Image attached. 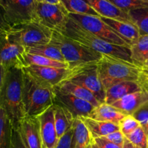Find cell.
Wrapping results in <instances>:
<instances>
[{
  "instance_id": "d4e9b609",
  "label": "cell",
  "mask_w": 148,
  "mask_h": 148,
  "mask_svg": "<svg viewBox=\"0 0 148 148\" xmlns=\"http://www.w3.org/2000/svg\"><path fill=\"white\" fill-rule=\"evenodd\" d=\"M130 51L133 63L142 67L148 57V35L140 36L132 43Z\"/></svg>"
},
{
  "instance_id": "7c38bea8",
  "label": "cell",
  "mask_w": 148,
  "mask_h": 148,
  "mask_svg": "<svg viewBox=\"0 0 148 148\" xmlns=\"http://www.w3.org/2000/svg\"><path fill=\"white\" fill-rule=\"evenodd\" d=\"M32 76L46 85L56 88L65 81L69 80L74 68H56L30 65L24 68Z\"/></svg>"
},
{
  "instance_id": "d590c367",
  "label": "cell",
  "mask_w": 148,
  "mask_h": 148,
  "mask_svg": "<svg viewBox=\"0 0 148 148\" xmlns=\"http://www.w3.org/2000/svg\"><path fill=\"white\" fill-rule=\"evenodd\" d=\"M10 148H27L22 139L18 130L13 127L12 129Z\"/></svg>"
},
{
  "instance_id": "9c48e42d",
  "label": "cell",
  "mask_w": 148,
  "mask_h": 148,
  "mask_svg": "<svg viewBox=\"0 0 148 148\" xmlns=\"http://www.w3.org/2000/svg\"><path fill=\"white\" fill-rule=\"evenodd\" d=\"M37 4V0H0V6L11 26L36 20Z\"/></svg>"
},
{
  "instance_id": "60d3db41",
  "label": "cell",
  "mask_w": 148,
  "mask_h": 148,
  "mask_svg": "<svg viewBox=\"0 0 148 148\" xmlns=\"http://www.w3.org/2000/svg\"><path fill=\"white\" fill-rule=\"evenodd\" d=\"M142 78L143 81L148 84V66H143L141 67Z\"/></svg>"
},
{
  "instance_id": "7402d4cb",
  "label": "cell",
  "mask_w": 148,
  "mask_h": 148,
  "mask_svg": "<svg viewBox=\"0 0 148 148\" xmlns=\"http://www.w3.org/2000/svg\"><path fill=\"white\" fill-rule=\"evenodd\" d=\"M89 130L92 138L103 137L107 134L119 130L118 124L107 121H101L89 117H79Z\"/></svg>"
},
{
  "instance_id": "7bdbcfd3",
  "label": "cell",
  "mask_w": 148,
  "mask_h": 148,
  "mask_svg": "<svg viewBox=\"0 0 148 148\" xmlns=\"http://www.w3.org/2000/svg\"><path fill=\"white\" fill-rule=\"evenodd\" d=\"M122 148H139L137 146H135L134 145H133L132 143H130L128 140L125 137V140H124V143L123 144Z\"/></svg>"
},
{
  "instance_id": "6da1fadb",
  "label": "cell",
  "mask_w": 148,
  "mask_h": 148,
  "mask_svg": "<svg viewBox=\"0 0 148 148\" xmlns=\"http://www.w3.org/2000/svg\"><path fill=\"white\" fill-rule=\"evenodd\" d=\"M0 105L7 113L13 128L17 129L25 116L23 104V69L7 70L0 91Z\"/></svg>"
},
{
  "instance_id": "5b68a950",
  "label": "cell",
  "mask_w": 148,
  "mask_h": 148,
  "mask_svg": "<svg viewBox=\"0 0 148 148\" xmlns=\"http://www.w3.org/2000/svg\"><path fill=\"white\" fill-rule=\"evenodd\" d=\"M50 43L60 51L71 69L88 64L97 63L103 56L101 53L83 46L60 32L53 31Z\"/></svg>"
},
{
  "instance_id": "5bb4252c",
  "label": "cell",
  "mask_w": 148,
  "mask_h": 148,
  "mask_svg": "<svg viewBox=\"0 0 148 148\" xmlns=\"http://www.w3.org/2000/svg\"><path fill=\"white\" fill-rule=\"evenodd\" d=\"M56 100L55 103L69 110L75 119L88 117L95 108V106L88 101L78 98L71 94L62 92L55 88Z\"/></svg>"
},
{
  "instance_id": "4dcf8cb0",
  "label": "cell",
  "mask_w": 148,
  "mask_h": 148,
  "mask_svg": "<svg viewBox=\"0 0 148 148\" xmlns=\"http://www.w3.org/2000/svg\"><path fill=\"white\" fill-rule=\"evenodd\" d=\"M116 7L128 13L131 10L148 7V0H109Z\"/></svg>"
},
{
  "instance_id": "d6a6232c",
  "label": "cell",
  "mask_w": 148,
  "mask_h": 148,
  "mask_svg": "<svg viewBox=\"0 0 148 148\" xmlns=\"http://www.w3.org/2000/svg\"><path fill=\"white\" fill-rule=\"evenodd\" d=\"M140 126V122L132 115H126L119 124V130L124 136L130 134Z\"/></svg>"
},
{
  "instance_id": "603a6c76",
  "label": "cell",
  "mask_w": 148,
  "mask_h": 148,
  "mask_svg": "<svg viewBox=\"0 0 148 148\" xmlns=\"http://www.w3.org/2000/svg\"><path fill=\"white\" fill-rule=\"evenodd\" d=\"M56 89H58L59 90L66 92V93L71 94L85 101H88L95 107H97L101 103L88 90L71 81H65L62 82L57 88H56Z\"/></svg>"
},
{
  "instance_id": "30bf717a",
  "label": "cell",
  "mask_w": 148,
  "mask_h": 148,
  "mask_svg": "<svg viewBox=\"0 0 148 148\" xmlns=\"http://www.w3.org/2000/svg\"><path fill=\"white\" fill-rule=\"evenodd\" d=\"M36 20L53 31L63 33L69 20V12L62 4L38 2Z\"/></svg>"
},
{
  "instance_id": "1f68e13d",
  "label": "cell",
  "mask_w": 148,
  "mask_h": 148,
  "mask_svg": "<svg viewBox=\"0 0 148 148\" xmlns=\"http://www.w3.org/2000/svg\"><path fill=\"white\" fill-rule=\"evenodd\" d=\"M125 137L139 148H147V134L141 126L130 134L125 136Z\"/></svg>"
},
{
  "instance_id": "f6af8a7d",
  "label": "cell",
  "mask_w": 148,
  "mask_h": 148,
  "mask_svg": "<svg viewBox=\"0 0 148 148\" xmlns=\"http://www.w3.org/2000/svg\"><path fill=\"white\" fill-rule=\"evenodd\" d=\"M143 66H148V57H147V59H146L145 62V63H144V64H143Z\"/></svg>"
},
{
  "instance_id": "836d02e7",
  "label": "cell",
  "mask_w": 148,
  "mask_h": 148,
  "mask_svg": "<svg viewBox=\"0 0 148 148\" xmlns=\"http://www.w3.org/2000/svg\"><path fill=\"white\" fill-rule=\"evenodd\" d=\"M132 116L140 122V126L147 132L148 131V103L139 108Z\"/></svg>"
},
{
  "instance_id": "f1b7e54d",
  "label": "cell",
  "mask_w": 148,
  "mask_h": 148,
  "mask_svg": "<svg viewBox=\"0 0 148 148\" xmlns=\"http://www.w3.org/2000/svg\"><path fill=\"white\" fill-rule=\"evenodd\" d=\"M12 129L11 121L0 105V148H10Z\"/></svg>"
},
{
  "instance_id": "e0dca14e",
  "label": "cell",
  "mask_w": 148,
  "mask_h": 148,
  "mask_svg": "<svg viewBox=\"0 0 148 148\" xmlns=\"http://www.w3.org/2000/svg\"><path fill=\"white\" fill-rule=\"evenodd\" d=\"M147 103H148V89H145L129 94L113 103L112 106L125 115H132Z\"/></svg>"
},
{
  "instance_id": "3957f363",
  "label": "cell",
  "mask_w": 148,
  "mask_h": 148,
  "mask_svg": "<svg viewBox=\"0 0 148 148\" xmlns=\"http://www.w3.org/2000/svg\"><path fill=\"white\" fill-rule=\"evenodd\" d=\"M97 69L100 80L106 90L112 85L124 81L145 82L142 78L140 66L119 58L103 54L97 62Z\"/></svg>"
},
{
  "instance_id": "484cf974",
  "label": "cell",
  "mask_w": 148,
  "mask_h": 148,
  "mask_svg": "<svg viewBox=\"0 0 148 148\" xmlns=\"http://www.w3.org/2000/svg\"><path fill=\"white\" fill-rule=\"evenodd\" d=\"M69 14H89L101 17L86 0H61Z\"/></svg>"
},
{
  "instance_id": "d6986e66",
  "label": "cell",
  "mask_w": 148,
  "mask_h": 148,
  "mask_svg": "<svg viewBox=\"0 0 148 148\" xmlns=\"http://www.w3.org/2000/svg\"><path fill=\"white\" fill-rule=\"evenodd\" d=\"M101 18L116 33L126 39L131 45L140 36L138 28L132 23L121 21V20L108 18V17H101Z\"/></svg>"
},
{
  "instance_id": "7dc6e473",
  "label": "cell",
  "mask_w": 148,
  "mask_h": 148,
  "mask_svg": "<svg viewBox=\"0 0 148 148\" xmlns=\"http://www.w3.org/2000/svg\"><path fill=\"white\" fill-rule=\"evenodd\" d=\"M147 140H148V131L147 132ZM147 148H148V142H147Z\"/></svg>"
},
{
  "instance_id": "8992f818",
  "label": "cell",
  "mask_w": 148,
  "mask_h": 148,
  "mask_svg": "<svg viewBox=\"0 0 148 148\" xmlns=\"http://www.w3.org/2000/svg\"><path fill=\"white\" fill-rule=\"evenodd\" d=\"M53 30L37 20H32L12 26L8 31L11 40L25 49L50 43Z\"/></svg>"
},
{
  "instance_id": "8d00e7d4",
  "label": "cell",
  "mask_w": 148,
  "mask_h": 148,
  "mask_svg": "<svg viewBox=\"0 0 148 148\" xmlns=\"http://www.w3.org/2000/svg\"><path fill=\"white\" fill-rule=\"evenodd\" d=\"M103 138L114 144L122 147L124 143V140H125V136L122 134L120 130H118V131L114 132L111 134H107L106 136L103 137Z\"/></svg>"
},
{
  "instance_id": "8fae6325",
  "label": "cell",
  "mask_w": 148,
  "mask_h": 148,
  "mask_svg": "<svg viewBox=\"0 0 148 148\" xmlns=\"http://www.w3.org/2000/svg\"><path fill=\"white\" fill-rule=\"evenodd\" d=\"M25 49L10 38L8 32L0 37V64L7 70L26 67L24 55Z\"/></svg>"
},
{
  "instance_id": "ab89813d",
  "label": "cell",
  "mask_w": 148,
  "mask_h": 148,
  "mask_svg": "<svg viewBox=\"0 0 148 148\" xmlns=\"http://www.w3.org/2000/svg\"><path fill=\"white\" fill-rule=\"evenodd\" d=\"M6 72H7V69L2 65L0 64V91H1V88H2L3 84H4Z\"/></svg>"
},
{
  "instance_id": "74e56055",
  "label": "cell",
  "mask_w": 148,
  "mask_h": 148,
  "mask_svg": "<svg viewBox=\"0 0 148 148\" xmlns=\"http://www.w3.org/2000/svg\"><path fill=\"white\" fill-rule=\"evenodd\" d=\"M12 26L9 24L5 17L4 9L0 6V37L4 33H7Z\"/></svg>"
},
{
  "instance_id": "f546056e",
  "label": "cell",
  "mask_w": 148,
  "mask_h": 148,
  "mask_svg": "<svg viewBox=\"0 0 148 148\" xmlns=\"http://www.w3.org/2000/svg\"><path fill=\"white\" fill-rule=\"evenodd\" d=\"M25 51L30 53L40 55V56L49 58V59H53V60L66 63L64 56L61 53L60 51L56 46L52 45L51 43L37 46H35V47L27 48V49H25Z\"/></svg>"
},
{
  "instance_id": "bcb514c9",
  "label": "cell",
  "mask_w": 148,
  "mask_h": 148,
  "mask_svg": "<svg viewBox=\"0 0 148 148\" xmlns=\"http://www.w3.org/2000/svg\"><path fill=\"white\" fill-rule=\"evenodd\" d=\"M87 148H92V146H91V144L90 145L88 146V147H87Z\"/></svg>"
},
{
  "instance_id": "7a4b0ae2",
  "label": "cell",
  "mask_w": 148,
  "mask_h": 148,
  "mask_svg": "<svg viewBox=\"0 0 148 148\" xmlns=\"http://www.w3.org/2000/svg\"><path fill=\"white\" fill-rule=\"evenodd\" d=\"M56 100L55 88L40 82L23 68V104L25 116H39Z\"/></svg>"
},
{
  "instance_id": "f35d334b",
  "label": "cell",
  "mask_w": 148,
  "mask_h": 148,
  "mask_svg": "<svg viewBox=\"0 0 148 148\" xmlns=\"http://www.w3.org/2000/svg\"><path fill=\"white\" fill-rule=\"evenodd\" d=\"M93 140L100 148H122L121 146H119L117 145L108 141L107 140L104 139L103 137L95 138L93 139Z\"/></svg>"
},
{
  "instance_id": "b9f144b4",
  "label": "cell",
  "mask_w": 148,
  "mask_h": 148,
  "mask_svg": "<svg viewBox=\"0 0 148 148\" xmlns=\"http://www.w3.org/2000/svg\"><path fill=\"white\" fill-rule=\"evenodd\" d=\"M38 2L41 3H49L52 4H62L61 0H37Z\"/></svg>"
},
{
  "instance_id": "44dd1931",
  "label": "cell",
  "mask_w": 148,
  "mask_h": 148,
  "mask_svg": "<svg viewBox=\"0 0 148 148\" xmlns=\"http://www.w3.org/2000/svg\"><path fill=\"white\" fill-rule=\"evenodd\" d=\"M53 108L55 127L57 137L59 139L73 127L75 118L69 110L62 106L54 104Z\"/></svg>"
},
{
  "instance_id": "e575fe53",
  "label": "cell",
  "mask_w": 148,
  "mask_h": 148,
  "mask_svg": "<svg viewBox=\"0 0 148 148\" xmlns=\"http://www.w3.org/2000/svg\"><path fill=\"white\" fill-rule=\"evenodd\" d=\"M73 135L74 130L72 127L59 139L55 148H74Z\"/></svg>"
},
{
  "instance_id": "2e32d148",
  "label": "cell",
  "mask_w": 148,
  "mask_h": 148,
  "mask_svg": "<svg viewBox=\"0 0 148 148\" xmlns=\"http://www.w3.org/2000/svg\"><path fill=\"white\" fill-rule=\"evenodd\" d=\"M38 118L40 124L43 148H55L59 138L55 127L53 106L40 114Z\"/></svg>"
},
{
  "instance_id": "83f0119b",
  "label": "cell",
  "mask_w": 148,
  "mask_h": 148,
  "mask_svg": "<svg viewBox=\"0 0 148 148\" xmlns=\"http://www.w3.org/2000/svg\"><path fill=\"white\" fill-rule=\"evenodd\" d=\"M128 14L132 23L138 28L140 36L148 35V7L131 10Z\"/></svg>"
},
{
  "instance_id": "52a82bcc",
  "label": "cell",
  "mask_w": 148,
  "mask_h": 148,
  "mask_svg": "<svg viewBox=\"0 0 148 148\" xmlns=\"http://www.w3.org/2000/svg\"><path fill=\"white\" fill-rule=\"evenodd\" d=\"M73 20L87 31L112 44L130 48L131 44L126 39L116 33L109 25L103 21L101 17L89 14H69Z\"/></svg>"
},
{
  "instance_id": "4316f807",
  "label": "cell",
  "mask_w": 148,
  "mask_h": 148,
  "mask_svg": "<svg viewBox=\"0 0 148 148\" xmlns=\"http://www.w3.org/2000/svg\"><path fill=\"white\" fill-rule=\"evenodd\" d=\"M24 57L27 66L30 65H37V66H49V67L69 68L67 63L53 60V59L40 56V55L30 53L26 51L25 53Z\"/></svg>"
},
{
  "instance_id": "277c9868",
  "label": "cell",
  "mask_w": 148,
  "mask_h": 148,
  "mask_svg": "<svg viewBox=\"0 0 148 148\" xmlns=\"http://www.w3.org/2000/svg\"><path fill=\"white\" fill-rule=\"evenodd\" d=\"M62 33L101 54L114 56L132 62L130 48L108 43L85 30L71 18L68 20L64 31Z\"/></svg>"
},
{
  "instance_id": "ee69618b",
  "label": "cell",
  "mask_w": 148,
  "mask_h": 148,
  "mask_svg": "<svg viewBox=\"0 0 148 148\" xmlns=\"http://www.w3.org/2000/svg\"><path fill=\"white\" fill-rule=\"evenodd\" d=\"M91 146H92V148H100L99 147H98V145H97L96 143L94 142V140H92V143H91Z\"/></svg>"
},
{
  "instance_id": "cb8c5ba5",
  "label": "cell",
  "mask_w": 148,
  "mask_h": 148,
  "mask_svg": "<svg viewBox=\"0 0 148 148\" xmlns=\"http://www.w3.org/2000/svg\"><path fill=\"white\" fill-rule=\"evenodd\" d=\"M74 148H87L93 138L80 118H76L73 124Z\"/></svg>"
},
{
  "instance_id": "ffe728a7",
  "label": "cell",
  "mask_w": 148,
  "mask_h": 148,
  "mask_svg": "<svg viewBox=\"0 0 148 148\" xmlns=\"http://www.w3.org/2000/svg\"><path fill=\"white\" fill-rule=\"evenodd\" d=\"M125 116V114L112 105L101 103L98 106L95 107L88 117L98 121L114 123L119 125L120 121Z\"/></svg>"
},
{
  "instance_id": "ac0fdd59",
  "label": "cell",
  "mask_w": 148,
  "mask_h": 148,
  "mask_svg": "<svg viewBox=\"0 0 148 148\" xmlns=\"http://www.w3.org/2000/svg\"><path fill=\"white\" fill-rule=\"evenodd\" d=\"M86 1L101 17L132 23L128 13L119 9L109 0H86Z\"/></svg>"
},
{
  "instance_id": "ba28073f",
  "label": "cell",
  "mask_w": 148,
  "mask_h": 148,
  "mask_svg": "<svg viewBox=\"0 0 148 148\" xmlns=\"http://www.w3.org/2000/svg\"><path fill=\"white\" fill-rule=\"evenodd\" d=\"M67 81H71L86 88L101 103L105 101L106 90L98 76L97 63L88 64L74 68L73 73Z\"/></svg>"
},
{
  "instance_id": "4fadbf2b",
  "label": "cell",
  "mask_w": 148,
  "mask_h": 148,
  "mask_svg": "<svg viewBox=\"0 0 148 148\" xmlns=\"http://www.w3.org/2000/svg\"><path fill=\"white\" fill-rule=\"evenodd\" d=\"M17 130L27 148H43L38 116H25L20 121Z\"/></svg>"
},
{
  "instance_id": "9a60e30c",
  "label": "cell",
  "mask_w": 148,
  "mask_h": 148,
  "mask_svg": "<svg viewBox=\"0 0 148 148\" xmlns=\"http://www.w3.org/2000/svg\"><path fill=\"white\" fill-rule=\"evenodd\" d=\"M145 89H148V84L143 81H124L112 85L106 90L104 103L112 105L129 94Z\"/></svg>"
}]
</instances>
